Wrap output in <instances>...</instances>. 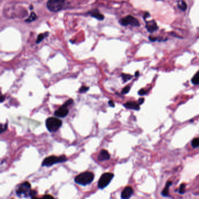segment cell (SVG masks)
Instances as JSON below:
<instances>
[{
	"mask_svg": "<svg viewBox=\"0 0 199 199\" xmlns=\"http://www.w3.org/2000/svg\"><path fill=\"white\" fill-rule=\"evenodd\" d=\"M94 179V175L91 172H85L77 176L74 181L76 183L82 186H86L91 183Z\"/></svg>",
	"mask_w": 199,
	"mask_h": 199,
	"instance_id": "obj_1",
	"label": "cell"
},
{
	"mask_svg": "<svg viewBox=\"0 0 199 199\" xmlns=\"http://www.w3.org/2000/svg\"><path fill=\"white\" fill-rule=\"evenodd\" d=\"M62 121L56 117H49L46 120V126L50 132H56L62 126Z\"/></svg>",
	"mask_w": 199,
	"mask_h": 199,
	"instance_id": "obj_2",
	"label": "cell"
},
{
	"mask_svg": "<svg viewBox=\"0 0 199 199\" xmlns=\"http://www.w3.org/2000/svg\"><path fill=\"white\" fill-rule=\"evenodd\" d=\"M68 159L66 156L65 155H62L59 157H56V156H50V157L46 158L44 160L42 164V166L49 167V166H52L56 164L65 162Z\"/></svg>",
	"mask_w": 199,
	"mask_h": 199,
	"instance_id": "obj_3",
	"label": "cell"
},
{
	"mask_svg": "<svg viewBox=\"0 0 199 199\" xmlns=\"http://www.w3.org/2000/svg\"><path fill=\"white\" fill-rule=\"evenodd\" d=\"M65 2L66 0H48L46 6L50 11L57 12L63 8Z\"/></svg>",
	"mask_w": 199,
	"mask_h": 199,
	"instance_id": "obj_4",
	"label": "cell"
},
{
	"mask_svg": "<svg viewBox=\"0 0 199 199\" xmlns=\"http://www.w3.org/2000/svg\"><path fill=\"white\" fill-rule=\"evenodd\" d=\"M31 190V184L28 182H25L19 185L16 190V194L19 198H28L30 196Z\"/></svg>",
	"mask_w": 199,
	"mask_h": 199,
	"instance_id": "obj_5",
	"label": "cell"
},
{
	"mask_svg": "<svg viewBox=\"0 0 199 199\" xmlns=\"http://www.w3.org/2000/svg\"><path fill=\"white\" fill-rule=\"evenodd\" d=\"M114 177V174L112 173H103L98 183V186L100 189H103L107 187L112 180Z\"/></svg>",
	"mask_w": 199,
	"mask_h": 199,
	"instance_id": "obj_6",
	"label": "cell"
},
{
	"mask_svg": "<svg viewBox=\"0 0 199 199\" xmlns=\"http://www.w3.org/2000/svg\"><path fill=\"white\" fill-rule=\"evenodd\" d=\"M119 24L123 26H126L128 25H131L132 26H140V24L138 19L135 18L132 15H128L125 18H122L119 21Z\"/></svg>",
	"mask_w": 199,
	"mask_h": 199,
	"instance_id": "obj_7",
	"label": "cell"
},
{
	"mask_svg": "<svg viewBox=\"0 0 199 199\" xmlns=\"http://www.w3.org/2000/svg\"><path fill=\"white\" fill-rule=\"evenodd\" d=\"M66 105L64 104L62 106H61L57 110L54 112V115L59 117H65L68 115L69 113L68 109L67 108Z\"/></svg>",
	"mask_w": 199,
	"mask_h": 199,
	"instance_id": "obj_8",
	"label": "cell"
},
{
	"mask_svg": "<svg viewBox=\"0 0 199 199\" xmlns=\"http://www.w3.org/2000/svg\"><path fill=\"white\" fill-rule=\"evenodd\" d=\"M145 27L149 33H154L158 29V26L155 20L146 22Z\"/></svg>",
	"mask_w": 199,
	"mask_h": 199,
	"instance_id": "obj_9",
	"label": "cell"
},
{
	"mask_svg": "<svg viewBox=\"0 0 199 199\" xmlns=\"http://www.w3.org/2000/svg\"><path fill=\"white\" fill-rule=\"evenodd\" d=\"M133 188L130 186H127L124 189L121 194V198L123 199H129L133 195Z\"/></svg>",
	"mask_w": 199,
	"mask_h": 199,
	"instance_id": "obj_10",
	"label": "cell"
},
{
	"mask_svg": "<svg viewBox=\"0 0 199 199\" xmlns=\"http://www.w3.org/2000/svg\"><path fill=\"white\" fill-rule=\"evenodd\" d=\"M140 104L138 102H133V101H130L127 102L126 103L123 105L124 107L128 109H133L135 110H139L140 107Z\"/></svg>",
	"mask_w": 199,
	"mask_h": 199,
	"instance_id": "obj_11",
	"label": "cell"
},
{
	"mask_svg": "<svg viewBox=\"0 0 199 199\" xmlns=\"http://www.w3.org/2000/svg\"><path fill=\"white\" fill-rule=\"evenodd\" d=\"M110 158V155L109 153L105 150H101L98 157V160L100 161H105L109 160Z\"/></svg>",
	"mask_w": 199,
	"mask_h": 199,
	"instance_id": "obj_12",
	"label": "cell"
},
{
	"mask_svg": "<svg viewBox=\"0 0 199 199\" xmlns=\"http://www.w3.org/2000/svg\"><path fill=\"white\" fill-rule=\"evenodd\" d=\"M88 14L92 17L100 20V21H102L104 19L105 16L103 15L100 13V11L98 9H94L89 11Z\"/></svg>",
	"mask_w": 199,
	"mask_h": 199,
	"instance_id": "obj_13",
	"label": "cell"
},
{
	"mask_svg": "<svg viewBox=\"0 0 199 199\" xmlns=\"http://www.w3.org/2000/svg\"><path fill=\"white\" fill-rule=\"evenodd\" d=\"M173 182L172 181H168L165 185V187L161 192V195L164 197H167L169 195V189L172 185Z\"/></svg>",
	"mask_w": 199,
	"mask_h": 199,
	"instance_id": "obj_14",
	"label": "cell"
},
{
	"mask_svg": "<svg viewBox=\"0 0 199 199\" xmlns=\"http://www.w3.org/2000/svg\"><path fill=\"white\" fill-rule=\"evenodd\" d=\"M178 7L182 11H185L187 9V4L184 0H179L178 2Z\"/></svg>",
	"mask_w": 199,
	"mask_h": 199,
	"instance_id": "obj_15",
	"label": "cell"
},
{
	"mask_svg": "<svg viewBox=\"0 0 199 199\" xmlns=\"http://www.w3.org/2000/svg\"><path fill=\"white\" fill-rule=\"evenodd\" d=\"M49 35V33L48 32H46V33H40L38 35L37 37V40L36 41V43L37 44H39L46 37H47V36Z\"/></svg>",
	"mask_w": 199,
	"mask_h": 199,
	"instance_id": "obj_16",
	"label": "cell"
},
{
	"mask_svg": "<svg viewBox=\"0 0 199 199\" xmlns=\"http://www.w3.org/2000/svg\"><path fill=\"white\" fill-rule=\"evenodd\" d=\"M192 82L194 85H199V71L192 78Z\"/></svg>",
	"mask_w": 199,
	"mask_h": 199,
	"instance_id": "obj_17",
	"label": "cell"
},
{
	"mask_svg": "<svg viewBox=\"0 0 199 199\" xmlns=\"http://www.w3.org/2000/svg\"><path fill=\"white\" fill-rule=\"evenodd\" d=\"M121 77H122L124 82H126L127 81L130 80L133 78L132 75H131L130 74H122Z\"/></svg>",
	"mask_w": 199,
	"mask_h": 199,
	"instance_id": "obj_18",
	"label": "cell"
},
{
	"mask_svg": "<svg viewBox=\"0 0 199 199\" xmlns=\"http://www.w3.org/2000/svg\"><path fill=\"white\" fill-rule=\"evenodd\" d=\"M37 19V16L35 13L32 12L29 16V17L26 20V22H32L34 21H35Z\"/></svg>",
	"mask_w": 199,
	"mask_h": 199,
	"instance_id": "obj_19",
	"label": "cell"
},
{
	"mask_svg": "<svg viewBox=\"0 0 199 199\" xmlns=\"http://www.w3.org/2000/svg\"><path fill=\"white\" fill-rule=\"evenodd\" d=\"M192 146L193 148H196L199 147V138H194L191 142Z\"/></svg>",
	"mask_w": 199,
	"mask_h": 199,
	"instance_id": "obj_20",
	"label": "cell"
},
{
	"mask_svg": "<svg viewBox=\"0 0 199 199\" xmlns=\"http://www.w3.org/2000/svg\"><path fill=\"white\" fill-rule=\"evenodd\" d=\"M185 188H186V185L184 183L181 184V185L179 187V193L180 195H183L185 193Z\"/></svg>",
	"mask_w": 199,
	"mask_h": 199,
	"instance_id": "obj_21",
	"label": "cell"
},
{
	"mask_svg": "<svg viewBox=\"0 0 199 199\" xmlns=\"http://www.w3.org/2000/svg\"><path fill=\"white\" fill-rule=\"evenodd\" d=\"M89 89V87H85V86H82L81 88L79 89V92L81 93V94H82V93H85L86 92L88 89Z\"/></svg>",
	"mask_w": 199,
	"mask_h": 199,
	"instance_id": "obj_22",
	"label": "cell"
},
{
	"mask_svg": "<svg viewBox=\"0 0 199 199\" xmlns=\"http://www.w3.org/2000/svg\"><path fill=\"white\" fill-rule=\"evenodd\" d=\"M130 90V87L129 86H127V87H125V88L123 89V90H122V93L123 94H127V93L129 92Z\"/></svg>",
	"mask_w": 199,
	"mask_h": 199,
	"instance_id": "obj_23",
	"label": "cell"
},
{
	"mask_svg": "<svg viewBox=\"0 0 199 199\" xmlns=\"http://www.w3.org/2000/svg\"><path fill=\"white\" fill-rule=\"evenodd\" d=\"M138 94L140 96H144V95H145L147 94V91L146 90H145L144 89H141L140 90L138 91Z\"/></svg>",
	"mask_w": 199,
	"mask_h": 199,
	"instance_id": "obj_24",
	"label": "cell"
},
{
	"mask_svg": "<svg viewBox=\"0 0 199 199\" xmlns=\"http://www.w3.org/2000/svg\"><path fill=\"white\" fill-rule=\"evenodd\" d=\"M37 191L34 190H31V192H30V197L32 198V199H33V198H36V196L37 195Z\"/></svg>",
	"mask_w": 199,
	"mask_h": 199,
	"instance_id": "obj_25",
	"label": "cell"
},
{
	"mask_svg": "<svg viewBox=\"0 0 199 199\" xmlns=\"http://www.w3.org/2000/svg\"><path fill=\"white\" fill-rule=\"evenodd\" d=\"M8 128V125L7 124H5V125H1V132L0 133H2L4 132Z\"/></svg>",
	"mask_w": 199,
	"mask_h": 199,
	"instance_id": "obj_26",
	"label": "cell"
},
{
	"mask_svg": "<svg viewBox=\"0 0 199 199\" xmlns=\"http://www.w3.org/2000/svg\"><path fill=\"white\" fill-rule=\"evenodd\" d=\"M149 40L152 42H155L156 41H158V38L157 37H152V36H149Z\"/></svg>",
	"mask_w": 199,
	"mask_h": 199,
	"instance_id": "obj_27",
	"label": "cell"
},
{
	"mask_svg": "<svg viewBox=\"0 0 199 199\" xmlns=\"http://www.w3.org/2000/svg\"><path fill=\"white\" fill-rule=\"evenodd\" d=\"M73 102H74V100H72V99H70V100H68L64 104H65V105H66L67 106H69V105H70L72 104V103H73Z\"/></svg>",
	"mask_w": 199,
	"mask_h": 199,
	"instance_id": "obj_28",
	"label": "cell"
},
{
	"mask_svg": "<svg viewBox=\"0 0 199 199\" xmlns=\"http://www.w3.org/2000/svg\"><path fill=\"white\" fill-rule=\"evenodd\" d=\"M109 106H111V107H114L115 106V103H114V102H113V100H109Z\"/></svg>",
	"mask_w": 199,
	"mask_h": 199,
	"instance_id": "obj_29",
	"label": "cell"
},
{
	"mask_svg": "<svg viewBox=\"0 0 199 199\" xmlns=\"http://www.w3.org/2000/svg\"><path fill=\"white\" fill-rule=\"evenodd\" d=\"M144 98H139V100H138V103L140 104V105H141L144 103Z\"/></svg>",
	"mask_w": 199,
	"mask_h": 199,
	"instance_id": "obj_30",
	"label": "cell"
},
{
	"mask_svg": "<svg viewBox=\"0 0 199 199\" xmlns=\"http://www.w3.org/2000/svg\"><path fill=\"white\" fill-rule=\"evenodd\" d=\"M149 17H150V14H149L148 12H145V14L144 15V20H145L146 18H149Z\"/></svg>",
	"mask_w": 199,
	"mask_h": 199,
	"instance_id": "obj_31",
	"label": "cell"
},
{
	"mask_svg": "<svg viewBox=\"0 0 199 199\" xmlns=\"http://www.w3.org/2000/svg\"><path fill=\"white\" fill-rule=\"evenodd\" d=\"M43 198H50V199H53L54 198L51 196V195H46L44 196H43Z\"/></svg>",
	"mask_w": 199,
	"mask_h": 199,
	"instance_id": "obj_32",
	"label": "cell"
},
{
	"mask_svg": "<svg viewBox=\"0 0 199 199\" xmlns=\"http://www.w3.org/2000/svg\"><path fill=\"white\" fill-rule=\"evenodd\" d=\"M4 100H5V97H4V95H1V100H1V102H3Z\"/></svg>",
	"mask_w": 199,
	"mask_h": 199,
	"instance_id": "obj_33",
	"label": "cell"
},
{
	"mask_svg": "<svg viewBox=\"0 0 199 199\" xmlns=\"http://www.w3.org/2000/svg\"><path fill=\"white\" fill-rule=\"evenodd\" d=\"M139 75V72L138 71H137L136 72H135V77H137V76H138Z\"/></svg>",
	"mask_w": 199,
	"mask_h": 199,
	"instance_id": "obj_34",
	"label": "cell"
}]
</instances>
